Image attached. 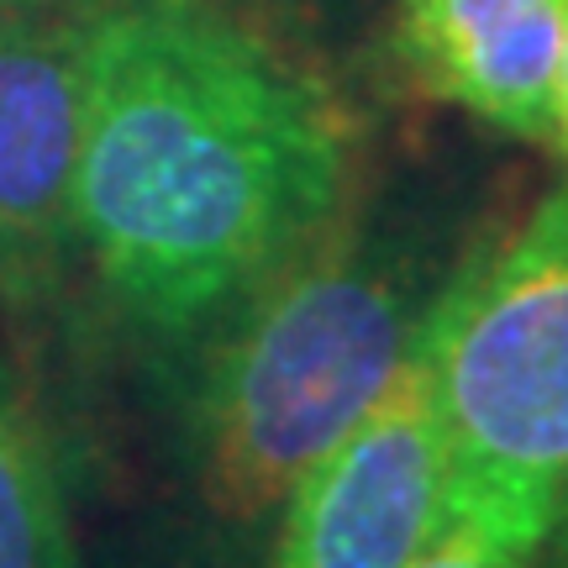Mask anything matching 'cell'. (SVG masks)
<instances>
[{
    "mask_svg": "<svg viewBox=\"0 0 568 568\" xmlns=\"http://www.w3.org/2000/svg\"><path fill=\"white\" fill-rule=\"evenodd\" d=\"M0 568H80L59 458L0 353Z\"/></svg>",
    "mask_w": 568,
    "mask_h": 568,
    "instance_id": "52a82bcc",
    "label": "cell"
},
{
    "mask_svg": "<svg viewBox=\"0 0 568 568\" xmlns=\"http://www.w3.org/2000/svg\"><path fill=\"white\" fill-rule=\"evenodd\" d=\"M447 426L426 332L385 395L280 500L264 568H406L447 506Z\"/></svg>",
    "mask_w": 568,
    "mask_h": 568,
    "instance_id": "277c9868",
    "label": "cell"
},
{
    "mask_svg": "<svg viewBox=\"0 0 568 568\" xmlns=\"http://www.w3.org/2000/svg\"><path fill=\"white\" fill-rule=\"evenodd\" d=\"M21 0H0V17H6V11H17Z\"/></svg>",
    "mask_w": 568,
    "mask_h": 568,
    "instance_id": "8fae6325",
    "label": "cell"
},
{
    "mask_svg": "<svg viewBox=\"0 0 568 568\" xmlns=\"http://www.w3.org/2000/svg\"><path fill=\"white\" fill-rule=\"evenodd\" d=\"M84 17L90 0L0 17V295L17 311L48 301L74 258Z\"/></svg>",
    "mask_w": 568,
    "mask_h": 568,
    "instance_id": "5b68a950",
    "label": "cell"
},
{
    "mask_svg": "<svg viewBox=\"0 0 568 568\" xmlns=\"http://www.w3.org/2000/svg\"><path fill=\"white\" fill-rule=\"evenodd\" d=\"M564 27L568 0H395L389 48L426 101L548 142Z\"/></svg>",
    "mask_w": 568,
    "mask_h": 568,
    "instance_id": "8992f818",
    "label": "cell"
},
{
    "mask_svg": "<svg viewBox=\"0 0 568 568\" xmlns=\"http://www.w3.org/2000/svg\"><path fill=\"white\" fill-rule=\"evenodd\" d=\"M542 542L495 510L447 495L443 521L432 527L422 552L406 568H537Z\"/></svg>",
    "mask_w": 568,
    "mask_h": 568,
    "instance_id": "ba28073f",
    "label": "cell"
},
{
    "mask_svg": "<svg viewBox=\"0 0 568 568\" xmlns=\"http://www.w3.org/2000/svg\"><path fill=\"white\" fill-rule=\"evenodd\" d=\"M447 280L416 237L337 216L253 284L211 326L190 395L205 506L237 527L274 516L416 353Z\"/></svg>",
    "mask_w": 568,
    "mask_h": 568,
    "instance_id": "7a4b0ae2",
    "label": "cell"
},
{
    "mask_svg": "<svg viewBox=\"0 0 568 568\" xmlns=\"http://www.w3.org/2000/svg\"><path fill=\"white\" fill-rule=\"evenodd\" d=\"M353 116L222 0H90L74 258L153 343H195L343 216Z\"/></svg>",
    "mask_w": 568,
    "mask_h": 568,
    "instance_id": "6da1fadb",
    "label": "cell"
},
{
    "mask_svg": "<svg viewBox=\"0 0 568 568\" xmlns=\"http://www.w3.org/2000/svg\"><path fill=\"white\" fill-rule=\"evenodd\" d=\"M552 148L568 159V27H564V53H558V80H552Z\"/></svg>",
    "mask_w": 568,
    "mask_h": 568,
    "instance_id": "9c48e42d",
    "label": "cell"
},
{
    "mask_svg": "<svg viewBox=\"0 0 568 568\" xmlns=\"http://www.w3.org/2000/svg\"><path fill=\"white\" fill-rule=\"evenodd\" d=\"M447 495L527 527L568 568V180L474 253L426 322Z\"/></svg>",
    "mask_w": 568,
    "mask_h": 568,
    "instance_id": "3957f363",
    "label": "cell"
},
{
    "mask_svg": "<svg viewBox=\"0 0 568 568\" xmlns=\"http://www.w3.org/2000/svg\"><path fill=\"white\" fill-rule=\"evenodd\" d=\"M232 11H268V17H305V11H316L326 0H222Z\"/></svg>",
    "mask_w": 568,
    "mask_h": 568,
    "instance_id": "30bf717a",
    "label": "cell"
}]
</instances>
